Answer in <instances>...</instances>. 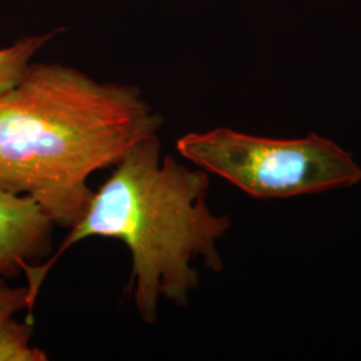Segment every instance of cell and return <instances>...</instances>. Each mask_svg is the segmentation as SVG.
<instances>
[{"label": "cell", "mask_w": 361, "mask_h": 361, "mask_svg": "<svg viewBox=\"0 0 361 361\" xmlns=\"http://www.w3.org/2000/svg\"><path fill=\"white\" fill-rule=\"evenodd\" d=\"M164 123L137 86L31 62L0 95V190L31 197L55 226L70 229L90 204L91 176Z\"/></svg>", "instance_id": "obj_1"}, {"label": "cell", "mask_w": 361, "mask_h": 361, "mask_svg": "<svg viewBox=\"0 0 361 361\" xmlns=\"http://www.w3.org/2000/svg\"><path fill=\"white\" fill-rule=\"evenodd\" d=\"M207 171L162 155L158 134L134 145L94 192L59 249L25 271L32 305L46 276L71 246L106 237L129 249L130 285L143 323H157L161 297L185 307L200 283L192 262L202 257L207 268L222 271L217 241L232 226L228 216H217L207 207Z\"/></svg>", "instance_id": "obj_2"}, {"label": "cell", "mask_w": 361, "mask_h": 361, "mask_svg": "<svg viewBox=\"0 0 361 361\" xmlns=\"http://www.w3.org/2000/svg\"><path fill=\"white\" fill-rule=\"evenodd\" d=\"M58 32L61 31L55 30L43 34L27 35L0 50V95L18 83L28 65L32 62V58L44 46H47Z\"/></svg>", "instance_id": "obj_5"}, {"label": "cell", "mask_w": 361, "mask_h": 361, "mask_svg": "<svg viewBox=\"0 0 361 361\" xmlns=\"http://www.w3.org/2000/svg\"><path fill=\"white\" fill-rule=\"evenodd\" d=\"M32 323H19L11 317L0 322V361H46L47 355L34 345Z\"/></svg>", "instance_id": "obj_6"}, {"label": "cell", "mask_w": 361, "mask_h": 361, "mask_svg": "<svg viewBox=\"0 0 361 361\" xmlns=\"http://www.w3.org/2000/svg\"><path fill=\"white\" fill-rule=\"evenodd\" d=\"M176 146L183 158L259 200L322 193L361 180L352 155L313 133L271 140L219 128L189 133Z\"/></svg>", "instance_id": "obj_3"}, {"label": "cell", "mask_w": 361, "mask_h": 361, "mask_svg": "<svg viewBox=\"0 0 361 361\" xmlns=\"http://www.w3.org/2000/svg\"><path fill=\"white\" fill-rule=\"evenodd\" d=\"M25 310L31 317L34 305L30 298L28 288L8 284L7 277L0 273V322Z\"/></svg>", "instance_id": "obj_7"}, {"label": "cell", "mask_w": 361, "mask_h": 361, "mask_svg": "<svg viewBox=\"0 0 361 361\" xmlns=\"http://www.w3.org/2000/svg\"><path fill=\"white\" fill-rule=\"evenodd\" d=\"M54 228L35 200L0 190V273L13 279L50 257Z\"/></svg>", "instance_id": "obj_4"}]
</instances>
